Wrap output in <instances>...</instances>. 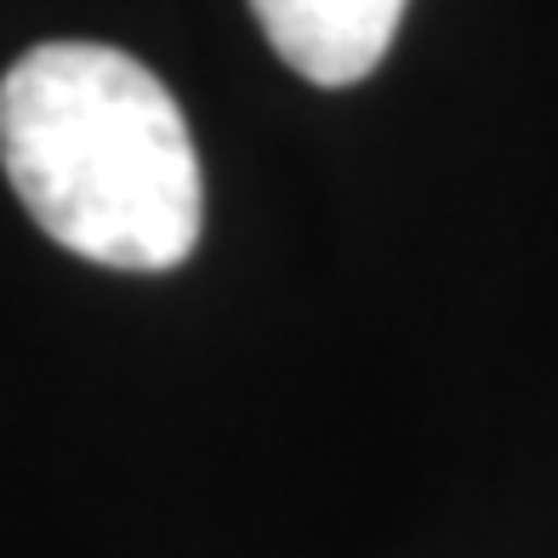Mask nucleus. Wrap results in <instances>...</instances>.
Masks as SVG:
<instances>
[{
  "mask_svg": "<svg viewBox=\"0 0 558 558\" xmlns=\"http://www.w3.org/2000/svg\"><path fill=\"white\" fill-rule=\"evenodd\" d=\"M0 166L63 251L120 274L189 263L206 222L189 120L120 46L46 40L0 81Z\"/></svg>",
  "mask_w": 558,
  "mask_h": 558,
  "instance_id": "1",
  "label": "nucleus"
},
{
  "mask_svg": "<svg viewBox=\"0 0 558 558\" xmlns=\"http://www.w3.org/2000/svg\"><path fill=\"white\" fill-rule=\"evenodd\" d=\"M411 0H251L263 35L302 81L353 86L388 58Z\"/></svg>",
  "mask_w": 558,
  "mask_h": 558,
  "instance_id": "2",
  "label": "nucleus"
}]
</instances>
